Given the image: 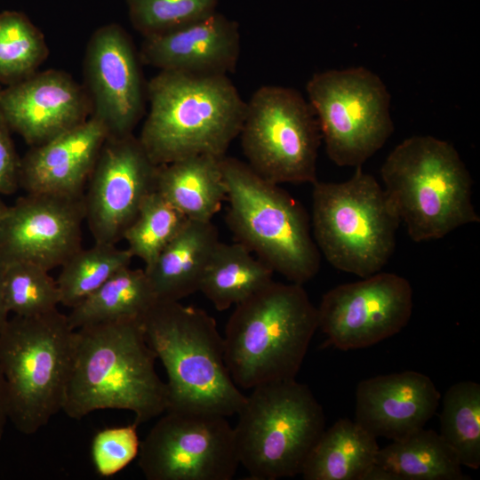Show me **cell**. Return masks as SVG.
Wrapping results in <instances>:
<instances>
[{
  "mask_svg": "<svg viewBox=\"0 0 480 480\" xmlns=\"http://www.w3.org/2000/svg\"><path fill=\"white\" fill-rule=\"evenodd\" d=\"M128 249L115 244L94 242L90 248H80L60 267L56 279L60 304L73 308L95 292L113 275L131 265Z\"/></svg>",
  "mask_w": 480,
  "mask_h": 480,
  "instance_id": "83f0119b",
  "label": "cell"
},
{
  "mask_svg": "<svg viewBox=\"0 0 480 480\" xmlns=\"http://www.w3.org/2000/svg\"><path fill=\"white\" fill-rule=\"evenodd\" d=\"M220 164L227 222L238 242L290 282L303 284L312 279L321 253L301 204L244 162L224 156Z\"/></svg>",
  "mask_w": 480,
  "mask_h": 480,
  "instance_id": "8992f818",
  "label": "cell"
},
{
  "mask_svg": "<svg viewBox=\"0 0 480 480\" xmlns=\"http://www.w3.org/2000/svg\"><path fill=\"white\" fill-rule=\"evenodd\" d=\"M75 330L58 309L37 316H13L0 331V369L8 419L33 435L62 410Z\"/></svg>",
  "mask_w": 480,
  "mask_h": 480,
  "instance_id": "52a82bcc",
  "label": "cell"
},
{
  "mask_svg": "<svg viewBox=\"0 0 480 480\" xmlns=\"http://www.w3.org/2000/svg\"><path fill=\"white\" fill-rule=\"evenodd\" d=\"M219 242L212 221L188 220L156 260L144 268L157 300L180 301L199 291L204 271Z\"/></svg>",
  "mask_w": 480,
  "mask_h": 480,
  "instance_id": "44dd1931",
  "label": "cell"
},
{
  "mask_svg": "<svg viewBox=\"0 0 480 480\" xmlns=\"http://www.w3.org/2000/svg\"><path fill=\"white\" fill-rule=\"evenodd\" d=\"M140 63L131 37L118 24L100 27L89 39L84 88L90 116L105 127L108 137L132 134L144 113L147 85Z\"/></svg>",
  "mask_w": 480,
  "mask_h": 480,
  "instance_id": "9a60e30c",
  "label": "cell"
},
{
  "mask_svg": "<svg viewBox=\"0 0 480 480\" xmlns=\"http://www.w3.org/2000/svg\"><path fill=\"white\" fill-rule=\"evenodd\" d=\"M274 271L241 243L219 242L204 271L199 292L222 311L245 300L273 280Z\"/></svg>",
  "mask_w": 480,
  "mask_h": 480,
  "instance_id": "d4e9b609",
  "label": "cell"
},
{
  "mask_svg": "<svg viewBox=\"0 0 480 480\" xmlns=\"http://www.w3.org/2000/svg\"><path fill=\"white\" fill-rule=\"evenodd\" d=\"M140 319H122L75 330L62 412L74 420L104 409L134 413L137 426L167 409V388Z\"/></svg>",
  "mask_w": 480,
  "mask_h": 480,
  "instance_id": "6da1fadb",
  "label": "cell"
},
{
  "mask_svg": "<svg viewBox=\"0 0 480 480\" xmlns=\"http://www.w3.org/2000/svg\"><path fill=\"white\" fill-rule=\"evenodd\" d=\"M83 196L27 193L8 206L0 229V258L46 270L61 267L82 247Z\"/></svg>",
  "mask_w": 480,
  "mask_h": 480,
  "instance_id": "2e32d148",
  "label": "cell"
},
{
  "mask_svg": "<svg viewBox=\"0 0 480 480\" xmlns=\"http://www.w3.org/2000/svg\"><path fill=\"white\" fill-rule=\"evenodd\" d=\"M8 206L1 200L0 198V229L4 219V216L7 212Z\"/></svg>",
  "mask_w": 480,
  "mask_h": 480,
  "instance_id": "8d00e7d4",
  "label": "cell"
},
{
  "mask_svg": "<svg viewBox=\"0 0 480 480\" xmlns=\"http://www.w3.org/2000/svg\"><path fill=\"white\" fill-rule=\"evenodd\" d=\"M8 419V403L5 381L0 369V442Z\"/></svg>",
  "mask_w": 480,
  "mask_h": 480,
  "instance_id": "e575fe53",
  "label": "cell"
},
{
  "mask_svg": "<svg viewBox=\"0 0 480 480\" xmlns=\"http://www.w3.org/2000/svg\"><path fill=\"white\" fill-rule=\"evenodd\" d=\"M246 164L275 183H311L322 136L316 114L298 91L260 87L246 102L239 132Z\"/></svg>",
  "mask_w": 480,
  "mask_h": 480,
  "instance_id": "8fae6325",
  "label": "cell"
},
{
  "mask_svg": "<svg viewBox=\"0 0 480 480\" xmlns=\"http://www.w3.org/2000/svg\"><path fill=\"white\" fill-rule=\"evenodd\" d=\"M238 24L213 13L181 27L144 37L141 63L196 76H228L240 56Z\"/></svg>",
  "mask_w": 480,
  "mask_h": 480,
  "instance_id": "ac0fdd59",
  "label": "cell"
},
{
  "mask_svg": "<svg viewBox=\"0 0 480 480\" xmlns=\"http://www.w3.org/2000/svg\"><path fill=\"white\" fill-rule=\"evenodd\" d=\"M157 301L143 269L122 268L67 315L73 330L83 326L145 316Z\"/></svg>",
  "mask_w": 480,
  "mask_h": 480,
  "instance_id": "484cf974",
  "label": "cell"
},
{
  "mask_svg": "<svg viewBox=\"0 0 480 480\" xmlns=\"http://www.w3.org/2000/svg\"><path fill=\"white\" fill-rule=\"evenodd\" d=\"M317 308L318 328L340 350L364 348L398 333L408 324L413 291L404 276L377 272L325 292Z\"/></svg>",
  "mask_w": 480,
  "mask_h": 480,
  "instance_id": "4fadbf2b",
  "label": "cell"
},
{
  "mask_svg": "<svg viewBox=\"0 0 480 480\" xmlns=\"http://www.w3.org/2000/svg\"><path fill=\"white\" fill-rule=\"evenodd\" d=\"M311 223L326 260L360 277L380 272L388 262L401 224L383 188L362 166L345 181L313 183Z\"/></svg>",
  "mask_w": 480,
  "mask_h": 480,
  "instance_id": "ba28073f",
  "label": "cell"
},
{
  "mask_svg": "<svg viewBox=\"0 0 480 480\" xmlns=\"http://www.w3.org/2000/svg\"><path fill=\"white\" fill-rule=\"evenodd\" d=\"M146 92L150 108L138 139L156 165L222 157L239 135L246 102L228 76L160 71Z\"/></svg>",
  "mask_w": 480,
  "mask_h": 480,
  "instance_id": "7a4b0ae2",
  "label": "cell"
},
{
  "mask_svg": "<svg viewBox=\"0 0 480 480\" xmlns=\"http://www.w3.org/2000/svg\"><path fill=\"white\" fill-rule=\"evenodd\" d=\"M234 427L240 464L253 480L301 473L325 429V416L309 388L295 379L252 388Z\"/></svg>",
  "mask_w": 480,
  "mask_h": 480,
  "instance_id": "9c48e42d",
  "label": "cell"
},
{
  "mask_svg": "<svg viewBox=\"0 0 480 480\" xmlns=\"http://www.w3.org/2000/svg\"><path fill=\"white\" fill-rule=\"evenodd\" d=\"M108 138L95 118L36 146L20 158V187L27 193L83 196Z\"/></svg>",
  "mask_w": 480,
  "mask_h": 480,
  "instance_id": "ffe728a7",
  "label": "cell"
},
{
  "mask_svg": "<svg viewBox=\"0 0 480 480\" xmlns=\"http://www.w3.org/2000/svg\"><path fill=\"white\" fill-rule=\"evenodd\" d=\"M439 433L424 428L379 448L365 480H468Z\"/></svg>",
  "mask_w": 480,
  "mask_h": 480,
  "instance_id": "7402d4cb",
  "label": "cell"
},
{
  "mask_svg": "<svg viewBox=\"0 0 480 480\" xmlns=\"http://www.w3.org/2000/svg\"><path fill=\"white\" fill-rule=\"evenodd\" d=\"M461 465L480 467V385L472 380L452 385L443 398L440 432Z\"/></svg>",
  "mask_w": 480,
  "mask_h": 480,
  "instance_id": "4316f807",
  "label": "cell"
},
{
  "mask_svg": "<svg viewBox=\"0 0 480 480\" xmlns=\"http://www.w3.org/2000/svg\"><path fill=\"white\" fill-rule=\"evenodd\" d=\"M130 20L144 37L206 17L219 0H126Z\"/></svg>",
  "mask_w": 480,
  "mask_h": 480,
  "instance_id": "1f68e13d",
  "label": "cell"
},
{
  "mask_svg": "<svg viewBox=\"0 0 480 480\" xmlns=\"http://www.w3.org/2000/svg\"><path fill=\"white\" fill-rule=\"evenodd\" d=\"M91 116L84 86L55 69L36 72L0 91V116L31 147L82 124Z\"/></svg>",
  "mask_w": 480,
  "mask_h": 480,
  "instance_id": "e0dca14e",
  "label": "cell"
},
{
  "mask_svg": "<svg viewBox=\"0 0 480 480\" xmlns=\"http://www.w3.org/2000/svg\"><path fill=\"white\" fill-rule=\"evenodd\" d=\"M4 262L0 258V331L5 324L8 320V311L5 307L4 297V285H3V276H4Z\"/></svg>",
  "mask_w": 480,
  "mask_h": 480,
  "instance_id": "d590c367",
  "label": "cell"
},
{
  "mask_svg": "<svg viewBox=\"0 0 480 480\" xmlns=\"http://www.w3.org/2000/svg\"><path fill=\"white\" fill-rule=\"evenodd\" d=\"M318 329L302 284L272 280L235 306L225 329V361L239 388L295 379Z\"/></svg>",
  "mask_w": 480,
  "mask_h": 480,
  "instance_id": "3957f363",
  "label": "cell"
},
{
  "mask_svg": "<svg viewBox=\"0 0 480 480\" xmlns=\"http://www.w3.org/2000/svg\"><path fill=\"white\" fill-rule=\"evenodd\" d=\"M10 132L0 116V195L13 194L20 188V158Z\"/></svg>",
  "mask_w": 480,
  "mask_h": 480,
  "instance_id": "836d02e7",
  "label": "cell"
},
{
  "mask_svg": "<svg viewBox=\"0 0 480 480\" xmlns=\"http://www.w3.org/2000/svg\"><path fill=\"white\" fill-rule=\"evenodd\" d=\"M49 272L30 262H4V297L9 314L37 316L58 309L60 292Z\"/></svg>",
  "mask_w": 480,
  "mask_h": 480,
  "instance_id": "4dcf8cb0",
  "label": "cell"
},
{
  "mask_svg": "<svg viewBox=\"0 0 480 480\" xmlns=\"http://www.w3.org/2000/svg\"><path fill=\"white\" fill-rule=\"evenodd\" d=\"M306 90L328 157L338 166H362L394 132L390 94L364 67L316 73Z\"/></svg>",
  "mask_w": 480,
  "mask_h": 480,
  "instance_id": "30bf717a",
  "label": "cell"
},
{
  "mask_svg": "<svg viewBox=\"0 0 480 480\" xmlns=\"http://www.w3.org/2000/svg\"><path fill=\"white\" fill-rule=\"evenodd\" d=\"M384 191L413 242L437 240L480 222L472 202V179L448 141L414 135L387 156L380 169Z\"/></svg>",
  "mask_w": 480,
  "mask_h": 480,
  "instance_id": "5b68a950",
  "label": "cell"
},
{
  "mask_svg": "<svg viewBox=\"0 0 480 480\" xmlns=\"http://www.w3.org/2000/svg\"><path fill=\"white\" fill-rule=\"evenodd\" d=\"M222 157L200 155L158 165L156 190L187 219L212 221L226 200Z\"/></svg>",
  "mask_w": 480,
  "mask_h": 480,
  "instance_id": "603a6c76",
  "label": "cell"
},
{
  "mask_svg": "<svg viewBox=\"0 0 480 480\" xmlns=\"http://www.w3.org/2000/svg\"><path fill=\"white\" fill-rule=\"evenodd\" d=\"M157 169L133 133L106 139L84 192V220L94 242L123 239L156 189Z\"/></svg>",
  "mask_w": 480,
  "mask_h": 480,
  "instance_id": "5bb4252c",
  "label": "cell"
},
{
  "mask_svg": "<svg viewBox=\"0 0 480 480\" xmlns=\"http://www.w3.org/2000/svg\"><path fill=\"white\" fill-rule=\"evenodd\" d=\"M379 448L356 421L339 419L324 430L300 474L305 480H365Z\"/></svg>",
  "mask_w": 480,
  "mask_h": 480,
  "instance_id": "cb8c5ba5",
  "label": "cell"
},
{
  "mask_svg": "<svg viewBox=\"0 0 480 480\" xmlns=\"http://www.w3.org/2000/svg\"><path fill=\"white\" fill-rule=\"evenodd\" d=\"M1 89H2V88L0 87V91H1Z\"/></svg>",
  "mask_w": 480,
  "mask_h": 480,
  "instance_id": "74e56055",
  "label": "cell"
},
{
  "mask_svg": "<svg viewBox=\"0 0 480 480\" xmlns=\"http://www.w3.org/2000/svg\"><path fill=\"white\" fill-rule=\"evenodd\" d=\"M48 55L41 31L22 12H0V84L7 86L36 72Z\"/></svg>",
  "mask_w": 480,
  "mask_h": 480,
  "instance_id": "f1b7e54d",
  "label": "cell"
},
{
  "mask_svg": "<svg viewBox=\"0 0 480 480\" xmlns=\"http://www.w3.org/2000/svg\"><path fill=\"white\" fill-rule=\"evenodd\" d=\"M138 458L148 480H230L240 464L227 417L196 411H165Z\"/></svg>",
  "mask_w": 480,
  "mask_h": 480,
  "instance_id": "7c38bea8",
  "label": "cell"
},
{
  "mask_svg": "<svg viewBox=\"0 0 480 480\" xmlns=\"http://www.w3.org/2000/svg\"><path fill=\"white\" fill-rule=\"evenodd\" d=\"M188 219L156 189L143 201L135 219L125 229L123 239L128 251L150 265L161 251L180 231Z\"/></svg>",
  "mask_w": 480,
  "mask_h": 480,
  "instance_id": "f546056e",
  "label": "cell"
},
{
  "mask_svg": "<svg viewBox=\"0 0 480 480\" xmlns=\"http://www.w3.org/2000/svg\"><path fill=\"white\" fill-rule=\"evenodd\" d=\"M439 400L435 383L421 372L378 375L358 383L354 420L377 438L398 440L423 428Z\"/></svg>",
  "mask_w": 480,
  "mask_h": 480,
  "instance_id": "d6986e66",
  "label": "cell"
},
{
  "mask_svg": "<svg viewBox=\"0 0 480 480\" xmlns=\"http://www.w3.org/2000/svg\"><path fill=\"white\" fill-rule=\"evenodd\" d=\"M141 322L167 374L166 411L237 414L246 396L228 370L224 339L212 316L180 301L157 300Z\"/></svg>",
  "mask_w": 480,
  "mask_h": 480,
  "instance_id": "277c9868",
  "label": "cell"
},
{
  "mask_svg": "<svg viewBox=\"0 0 480 480\" xmlns=\"http://www.w3.org/2000/svg\"><path fill=\"white\" fill-rule=\"evenodd\" d=\"M135 423L107 428L97 432L92 441V460L97 473L111 476L138 457L140 441Z\"/></svg>",
  "mask_w": 480,
  "mask_h": 480,
  "instance_id": "d6a6232c",
  "label": "cell"
}]
</instances>
